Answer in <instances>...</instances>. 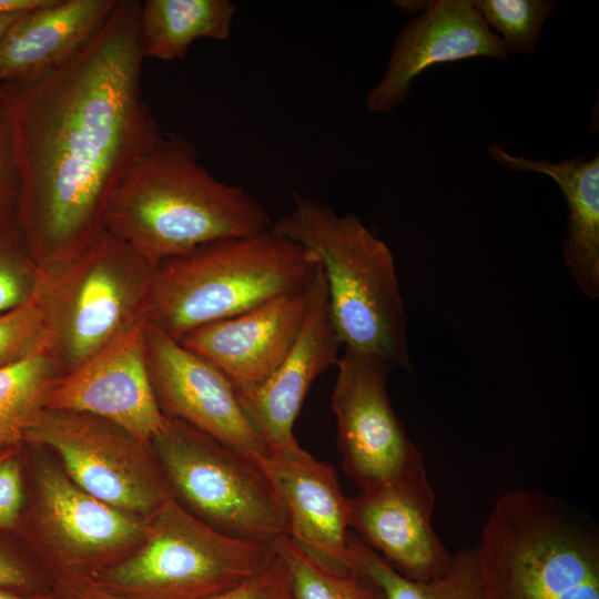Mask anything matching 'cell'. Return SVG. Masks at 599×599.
I'll use <instances>...</instances> for the list:
<instances>
[{
  "label": "cell",
  "mask_w": 599,
  "mask_h": 599,
  "mask_svg": "<svg viewBox=\"0 0 599 599\" xmlns=\"http://www.w3.org/2000/svg\"><path fill=\"white\" fill-rule=\"evenodd\" d=\"M154 270L105 229L77 253L39 267L31 300L62 376L146 321Z\"/></svg>",
  "instance_id": "cell-6"
},
{
  "label": "cell",
  "mask_w": 599,
  "mask_h": 599,
  "mask_svg": "<svg viewBox=\"0 0 599 599\" xmlns=\"http://www.w3.org/2000/svg\"><path fill=\"white\" fill-rule=\"evenodd\" d=\"M61 376L49 354L0 369V448L23 444Z\"/></svg>",
  "instance_id": "cell-23"
},
{
  "label": "cell",
  "mask_w": 599,
  "mask_h": 599,
  "mask_svg": "<svg viewBox=\"0 0 599 599\" xmlns=\"http://www.w3.org/2000/svg\"><path fill=\"white\" fill-rule=\"evenodd\" d=\"M272 229L301 244L321 266L344 348L410 373L407 315L388 246L355 215H338L298 194L291 213Z\"/></svg>",
  "instance_id": "cell-3"
},
{
  "label": "cell",
  "mask_w": 599,
  "mask_h": 599,
  "mask_svg": "<svg viewBox=\"0 0 599 599\" xmlns=\"http://www.w3.org/2000/svg\"><path fill=\"white\" fill-rule=\"evenodd\" d=\"M331 397L342 468L359 490L398 483L425 470L419 448L394 410L385 361L344 348Z\"/></svg>",
  "instance_id": "cell-11"
},
{
  "label": "cell",
  "mask_w": 599,
  "mask_h": 599,
  "mask_svg": "<svg viewBox=\"0 0 599 599\" xmlns=\"http://www.w3.org/2000/svg\"><path fill=\"white\" fill-rule=\"evenodd\" d=\"M311 285L236 316L199 326L179 342L222 373L238 397L246 396L272 377L294 346Z\"/></svg>",
  "instance_id": "cell-16"
},
{
  "label": "cell",
  "mask_w": 599,
  "mask_h": 599,
  "mask_svg": "<svg viewBox=\"0 0 599 599\" xmlns=\"http://www.w3.org/2000/svg\"><path fill=\"white\" fill-rule=\"evenodd\" d=\"M55 599H125L101 587L90 577L51 578Z\"/></svg>",
  "instance_id": "cell-32"
},
{
  "label": "cell",
  "mask_w": 599,
  "mask_h": 599,
  "mask_svg": "<svg viewBox=\"0 0 599 599\" xmlns=\"http://www.w3.org/2000/svg\"><path fill=\"white\" fill-rule=\"evenodd\" d=\"M150 446L172 497L210 527L274 548L290 537L285 509L255 457L167 417Z\"/></svg>",
  "instance_id": "cell-8"
},
{
  "label": "cell",
  "mask_w": 599,
  "mask_h": 599,
  "mask_svg": "<svg viewBox=\"0 0 599 599\" xmlns=\"http://www.w3.org/2000/svg\"><path fill=\"white\" fill-rule=\"evenodd\" d=\"M318 267L301 244L272 227L205 243L155 267L146 322L179 342L199 326L306 288Z\"/></svg>",
  "instance_id": "cell-5"
},
{
  "label": "cell",
  "mask_w": 599,
  "mask_h": 599,
  "mask_svg": "<svg viewBox=\"0 0 599 599\" xmlns=\"http://www.w3.org/2000/svg\"><path fill=\"white\" fill-rule=\"evenodd\" d=\"M292 571L277 552L273 564L256 576L207 599H291Z\"/></svg>",
  "instance_id": "cell-30"
},
{
  "label": "cell",
  "mask_w": 599,
  "mask_h": 599,
  "mask_svg": "<svg viewBox=\"0 0 599 599\" xmlns=\"http://www.w3.org/2000/svg\"><path fill=\"white\" fill-rule=\"evenodd\" d=\"M49 333L42 315L30 298L0 315V369L48 354Z\"/></svg>",
  "instance_id": "cell-27"
},
{
  "label": "cell",
  "mask_w": 599,
  "mask_h": 599,
  "mask_svg": "<svg viewBox=\"0 0 599 599\" xmlns=\"http://www.w3.org/2000/svg\"><path fill=\"white\" fill-rule=\"evenodd\" d=\"M274 547L210 527L173 497L145 518L139 545L93 579L125 599H207L256 576Z\"/></svg>",
  "instance_id": "cell-7"
},
{
  "label": "cell",
  "mask_w": 599,
  "mask_h": 599,
  "mask_svg": "<svg viewBox=\"0 0 599 599\" xmlns=\"http://www.w3.org/2000/svg\"><path fill=\"white\" fill-rule=\"evenodd\" d=\"M475 550L485 599H599L597 526L544 490L501 494Z\"/></svg>",
  "instance_id": "cell-4"
},
{
  "label": "cell",
  "mask_w": 599,
  "mask_h": 599,
  "mask_svg": "<svg viewBox=\"0 0 599 599\" xmlns=\"http://www.w3.org/2000/svg\"><path fill=\"white\" fill-rule=\"evenodd\" d=\"M23 444L52 450L75 485L126 512L145 518L172 497L150 444L95 415L44 408Z\"/></svg>",
  "instance_id": "cell-10"
},
{
  "label": "cell",
  "mask_w": 599,
  "mask_h": 599,
  "mask_svg": "<svg viewBox=\"0 0 599 599\" xmlns=\"http://www.w3.org/2000/svg\"><path fill=\"white\" fill-rule=\"evenodd\" d=\"M145 518L95 498L62 469L39 461L16 534L40 557L50 579L93 578L139 545Z\"/></svg>",
  "instance_id": "cell-9"
},
{
  "label": "cell",
  "mask_w": 599,
  "mask_h": 599,
  "mask_svg": "<svg viewBox=\"0 0 599 599\" xmlns=\"http://www.w3.org/2000/svg\"><path fill=\"white\" fill-rule=\"evenodd\" d=\"M237 7L230 0H145L140 2L139 27L144 58L184 59L201 38L230 37Z\"/></svg>",
  "instance_id": "cell-21"
},
{
  "label": "cell",
  "mask_w": 599,
  "mask_h": 599,
  "mask_svg": "<svg viewBox=\"0 0 599 599\" xmlns=\"http://www.w3.org/2000/svg\"><path fill=\"white\" fill-rule=\"evenodd\" d=\"M144 354L162 414L247 455L270 453L231 383L212 364L153 324H144Z\"/></svg>",
  "instance_id": "cell-12"
},
{
  "label": "cell",
  "mask_w": 599,
  "mask_h": 599,
  "mask_svg": "<svg viewBox=\"0 0 599 599\" xmlns=\"http://www.w3.org/2000/svg\"><path fill=\"white\" fill-rule=\"evenodd\" d=\"M10 534L0 531V589L23 595L51 591L41 570L23 550L10 541Z\"/></svg>",
  "instance_id": "cell-29"
},
{
  "label": "cell",
  "mask_w": 599,
  "mask_h": 599,
  "mask_svg": "<svg viewBox=\"0 0 599 599\" xmlns=\"http://www.w3.org/2000/svg\"><path fill=\"white\" fill-rule=\"evenodd\" d=\"M0 599H55L52 591L40 595H23L6 589H0Z\"/></svg>",
  "instance_id": "cell-34"
},
{
  "label": "cell",
  "mask_w": 599,
  "mask_h": 599,
  "mask_svg": "<svg viewBox=\"0 0 599 599\" xmlns=\"http://www.w3.org/2000/svg\"><path fill=\"white\" fill-rule=\"evenodd\" d=\"M22 445L0 448V531H17L26 506Z\"/></svg>",
  "instance_id": "cell-28"
},
{
  "label": "cell",
  "mask_w": 599,
  "mask_h": 599,
  "mask_svg": "<svg viewBox=\"0 0 599 599\" xmlns=\"http://www.w3.org/2000/svg\"><path fill=\"white\" fill-rule=\"evenodd\" d=\"M275 549L290 565L293 599H387L382 587L361 568L332 567L290 537Z\"/></svg>",
  "instance_id": "cell-24"
},
{
  "label": "cell",
  "mask_w": 599,
  "mask_h": 599,
  "mask_svg": "<svg viewBox=\"0 0 599 599\" xmlns=\"http://www.w3.org/2000/svg\"><path fill=\"white\" fill-rule=\"evenodd\" d=\"M119 0H47L20 14L0 38V84L34 78L70 60Z\"/></svg>",
  "instance_id": "cell-19"
},
{
  "label": "cell",
  "mask_w": 599,
  "mask_h": 599,
  "mask_svg": "<svg viewBox=\"0 0 599 599\" xmlns=\"http://www.w3.org/2000/svg\"><path fill=\"white\" fill-rule=\"evenodd\" d=\"M488 155L499 165L519 172L550 176L562 192L567 209V235L562 242L565 264L581 293L599 297V156L583 155L558 163L512 155L500 145L488 146Z\"/></svg>",
  "instance_id": "cell-20"
},
{
  "label": "cell",
  "mask_w": 599,
  "mask_h": 599,
  "mask_svg": "<svg viewBox=\"0 0 599 599\" xmlns=\"http://www.w3.org/2000/svg\"><path fill=\"white\" fill-rule=\"evenodd\" d=\"M45 2L47 0H0V16L24 13Z\"/></svg>",
  "instance_id": "cell-33"
},
{
  "label": "cell",
  "mask_w": 599,
  "mask_h": 599,
  "mask_svg": "<svg viewBox=\"0 0 599 599\" xmlns=\"http://www.w3.org/2000/svg\"><path fill=\"white\" fill-rule=\"evenodd\" d=\"M126 329L75 370L61 376L45 408L104 418L150 444L165 416L159 408L144 354V324Z\"/></svg>",
  "instance_id": "cell-15"
},
{
  "label": "cell",
  "mask_w": 599,
  "mask_h": 599,
  "mask_svg": "<svg viewBox=\"0 0 599 599\" xmlns=\"http://www.w3.org/2000/svg\"><path fill=\"white\" fill-rule=\"evenodd\" d=\"M38 272L18 221L0 224V313L31 298Z\"/></svg>",
  "instance_id": "cell-26"
},
{
  "label": "cell",
  "mask_w": 599,
  "mask_h": 599,
  "mask_svg": "<svg viewBox=\"0 0 599 599\" xmlns=\"http://www.w3.org/2000/svg\"><path fill=\"white\" fill-rule=\"evenodd\" d=\"M291 599H293V597Z\"/></svg>",
  "instance_id": "cell-36"
},
{
  "label": "cell",
  "mask_w": 599,
  "mask_h": 599,
  "mask_svg": "<svg viewBox=\"0 0 599 599\" xmlns=\"http://www.w3.org/2000/svg\"><path fill=\"white\" fill-rule=\"evenodd\" d=\"M486 24L501 39L507 50L532 53L542 28L557 8L547 0H471Z\"/></svg>",
  "instance_id": "cell-25"
},
{
  "label": "cell",
  "mask_w": 599,
  "mask_h": 599,
  "mask_svg": "<svg viewBox=\"0 0 599 599\" xmlns=\"http://www.w3.org/2000/svg\"><path fill=\"white\" fill-rule=\"evenodd\" d=\"M395 3L423 12L397 33L383 78L366 95V106L373 113H388L400 105L413 80L432 65L479 57L504 61L510 54L471 0Z\"/></svg>",
  "instance_id": "cell-13"
},
{
  "label": "cell",
  "mask_w": 599,
  "mask_h": 599,
  "mask_svg": "<svg viewBox=\"0 0 599 599\" xmlns=\"http://www.w3.org/2000/svg\"><path fill=\"white\" fill-rule=\"evenodd\" d=\"M20 192L12 129L0 102V224L18 221Z\"/></svg>",
  "instance_id": "cell-31"
},
{
  "label": "cell",
  "mask_w": 599,
  "mask_h": 599,
  "mask_svg": "<svg viewBox=\"0 0 599 599\" xmlns=\"http://www.w3.org/2000/svg\"><path fill=\"white\" fill-rule=\"evenodd\" d=\"M22 14V13H20ZM20 14H4L0 16V38L10 27V24L20 16Z\"/></svg>",
  "instance_id": "cell-35"
},
{
  "label": "cell",
  "mask_w": 599,
  "mask_h": 599,
  "mask_svg": "<svg viewBox=\"0 0 599 599\" xmlns=\"http://www.w3.org/2000/svg\"><path fill=\"white\" fill-rule=\"evenodd\" d=\"M349 566L366 571L387 599H485L475 548H459L448 570L429 581H413L393 570L354 532L348 535Z\"/></svg>",
  "instance_id": "cell-22"
},
{
  "label": "cell",
  "mask_w": 599,
  "mask_h": 599,
  "mask_svg": "<svg viewBox=\"0 0 599 599\" xmlns=\"http://www.w3.org/2000/svg\"><path fill=\"white\" fill-rule=\"evenodd\" d=\"M434 507L425 469L348 497L349 529L404 578L434 580L448 570L454 555L433 527Z\"/></svg>",
  "instance_id": "cell-14"
},
{
  "label": "cell",
  "mask_w": 599,
  "mask_h": 599,
  "mask_svg": "<svg viewBox=\"0 0 599 599\" xmlns=\"http://www.w3.org/2000/svg\"><path fill=\"white\" fill-rule=\"evenodd\" d=\"M343 344L334 326L321 266L291 352L272 377L238 400L270 451L297 443L293 427L315 379L337 364Z\"/></svg>",
  "instance_id": "cell-17"
},
{
  "label": "cell",
  "mask_w": 599,
  "mask_h": 599,
  "mask_svg": "<svg viewBox=\"0 0 599 599\" xmlns=\"http://www.w3.org/2000/svg\"><path fill=\"white\" fill-rule=\"evenodd\" d=\"M287 516L290 538L323 562L348 569V497L334 467L298 443L255 457Z\"/></svg>",
  "instance_id": "cell-18"
},
{
  "label": "cell",
  "mask_w": 599,
  "mask_h": 599,
  "mask_svg": "<svg viewBox=\"0 0 599 599\" xmlns=\"http://www.w3.org/2000/svg\"><path fill=\"white\" fill-rule=\"evenodd\" d=\"M140 1L119 0L67 62L0 84L21 192L18 224L39 267L103 229L108 204L161 131L143 97Z\"/></svg>",
  "instance_id": "cell-1"
},
{
  "label": "cell",
  "mask_w": 599,
  "mask_h": 599,
  "mask_svg": "<svg viewBox=\"0 0 599 599\" xmlns=\"http://www.w3.org/2000/svg\"><path fill=\"white\" fill-rule=\"evenodd\" d=\"M272 224L254 196L200 164L190 141L161 131L115 189L103 226L155 268L205 243L254 235Z\"/></svg>",
  "instance_id": "cell-2"
}]
</instances>
